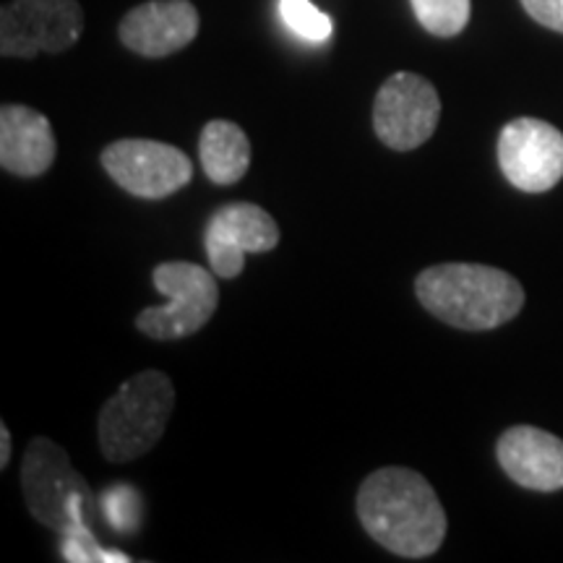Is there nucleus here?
<instances>
[{
  "label": "nucleus",
  "instance_id": "obj_1",
  "mask_svg": "<svg viewBox=\"0 0 563 563\" xmlns=\"http://www.w3.org/2000/svg\"><path fill=\"white\" fill-rule=\"evenodd\" d=\"M357 519L378 545L412 561L439 551L449 530L433 485L410 467H382L365 477Z\"/></svg>",
  "mask_w": 563,
  "mask_h": 563
},
{
  "label": "nucleus",
  "instance_id": "obj_15",
  "mask_svg": "<svg viewBox=\"0 0 563 563\" xmlns=\"http://www.w3.org/2000/svg\"><path fill=\"white\" fill-rule=\"evenodd\" d=\"M415 19L433 37H456L470 24V0H410Z\"/></svg>",
  "mask_w": 563,
  "mask_h": 563
},
{
  "label": "nucleus",
  "instance_id": "obj_10",
  "mask_svg": "<svg viewBox=\"0 0 563 563\" xmlns=\"http://www.w3.org/2000/svg\"><path fill=\"white\" fill-rule=\"evenodd\" d=\"M279 228L269 211L256 203H228L217 209L203 230V249L217 277L235 279L245 269V253L277 249Z\"/></svg>",
  "mask_w": 563,
  "mask_h": 563
},
{
  "label": "nucleus",
  "instance_id": "obj_9",
  "mask_svg": "<svg viewBox=\"0 0 563 563\" xmlns=\"http://www.w3.org/2000/svg\"><path fill=\"white\" fill-rule=\"evenodd\" d=\"M498 167L517 191H551L563 178V133L538 118L506 123L498 136Z\"/></svg>",
  "mask_w": 563,
  "mask_h": 563
},
{
  "label": "nucleus",
  "instance_id": "obj_4",
  "mask_svg": "<svg viewBox=\"0 0 563 563\" xmlns=\"http://www.w3.org/2000/svg\"><path fill=\"white\" fill-rule=\"evenodd\" d=\"M21 488L26 509L40 525L60 534L87 527V509L95 496L60 443L45 435L30 441L21 462Z\"/></svg>",
  "mask_w": 563,
  "mask_h": 563
},
{
  "label": "nucleus",
  "instance_id": "obj_16",
  "mask_svg": "<svg viewBox=\"0 0 563 563\" xmlns=\"http://www.w3.org/2000/svg\"><path fill=\"white\" fill-rule=\"evenodd\" d=\"M279 16L300 40L327 42L332 37V19L316 9L311 0H279Z\"/></svg>",
  "mask_w": 563,
  "mask_h": 563
},
{
  "label": "nucleus",
  "instance_id": "obj_6",
  "mask_svg": "<svg viewBox=\"0 0 563 563\" xmlns=\"http://www.w3.org/2000/svg\"><path fill=\"white\" fill-rule=\"evenodd\" d=\"M104 173L125 194L159 201L178 194L194 178V162L178 146L152 139H121L100 154Z\"/></svg>",
  "mask_w": 563,
  "mask_h": 563
},
{
  "label": "nucleus",
  "instance_id": "obj_5",
  "mask_svg": "<svg viewBox=\"0 0 563 563\" xmlns=\"http://www.w3.org/2000/svg\"><path fill=\"white\" fill-rule=\"evenodd\" d=\"M152 279L167 302L141 311L136 316V329L157 342L183 340L201 332L220 306L217 274L199 264L165 262L154 266Z\"/></svg>",
  "mask_w": 563,
  "mask_h": 563
},
{
  "label": "nucleus",
  "instance_id": "obj_3",
  "mask_svg": "<svg viewBox=\"0 0 563 563\" xmlns=\"http://www.w3.org/2000/svg\"><path fill=\"white\" fill-rule=\"evenodd\" d=\"M175 410V386L162 371H141L104 402L97 439L104 460L125 464L157 446Z\"/></svg>",
  "mask_w": 563,
  "mask_h": 563
},
{
  "label": "nucleus",
  "instance_id": "obj_7",
  "mask_svg": "<svg viewBox=\"0 0 563 563\" xmlns=\"http://www.w3.org/2000/svg\"><path fill=\"white\" fill-rule=\"evenodd\" d=\"M441 100L428 79L410 70L389 76L373 102V131L394 152H412L439 129Z\"/></svg>",
  "mask_w": 563,
  "mask_h": 563
},
{
  "label": "nucleus",
  "instance_id": "obj_2",
  "mask_svg": "<svg viewBox=\"0 0 563 563\" xmlns=\"http://www.w3.org/2000/svg\"><path fill=\"white\" fill-rule=\"evenodd\" d=\"M420 306L462 332H488L509 323L525 306L519 279L485 264H435L415 279Z\"/></svg>",
  "mask_w": 563,
  "mask_h": 563
},
{
  "label": "nucleus",
  "instance_id": "obj_18",
  "mask_svg": "<svg viewBox=\"0 0 563 563\" xmlns=\"http://www.w3.org/2000/svg\"><path fill=\"white\" fill-rule=\"evenodd\" d=\"M522 5L538 24L563 34V0H522Z\"/></svg>",
  "mask_w": 563,
  "mask_h": 563
},
{
  "label": "nucleus",
  "instance_id": "obj_8",
  "mask_svg": "<svg viewBox=\"0 0 563 563\" xmlns=\"http://www.w3.org/2000/svg\"><path fill=\"white\" fill-rule=\"evenodd\" d=\"M84 32V11L76 0H11L0 11V53L34 58L66 53Z\"/></svg>",
  "mask_w": 563,
  "mask_h": 563
},
{
  "label": "nucleus",
  "instance_id": "obj_12",
  "mask_svg": "<svg viewBox=\"0 0 563 563\" xmlns=\"http://www.w3.org/2000/svg\"><path fill=\"white\" fill-rule=\"evenodd\" d=\"M498 464L527 490L553 493L563 488V441L534 426H514L496 443Z\"/></svg>",
  "mask_w": 563,
  "mask_h": 563
},
{
  "label": "nucleus",
  "instance_id": "obj_13",
  "mask_svg": "<svg viewBox=\"0 0 563 563\" xmlns=\"http://www.w3.org/2000/svg\"><path fill=\"white\" fill-rule=\"evenodd\" d=\"M53 125L40 110L26 104H3L0 110V167L16 178H40L53 167Z\"/></svg>",
  "mask_w": 563,
  "mask_h": 563
},
{
  "label": "nucleus",
  "instance_id": "obj_19",
  "mask_svg": "<svg viewBox=\"0 0 563 563\" xmlns=\"http://www.w3.org/2000/svg\"><path fill=\"white\" fill-rule=\"evenodd\" d=\"M11 452H13L11 431H9V426H5V422H0V467H9Z\"/></svg>",
  "mask_w": 563,
  "mask_h": 563
},
{
  "label": "nucleus",
  "instance_id": "obj_17",
  "mask_svg": "<svg viewBox=\"0 0 563 563\" xmlns=\"http://www.w3.org/2000/svg\"><path fill=\"white\" fill-rule=\"evenodd\" d=\"M104 509L112 527H118L123 534L133 532L139 527V493L129 485L110 488L104 496Z\"/></svg>",
  "mask_w": 563,
  "mask_h": 563
},
{
  "label": "nucleus",
  "instance_id": "obj_14",
  "mask_svg": "<svg viewBox=\"0 0 563 563\" xmlns=\"http://www.w3.org/2000/svg\"><path fill=\"white\" fill-rule=\"evenodd\" d=\"M201 170L217 186H232L251 167V141L232 121H209L199 136Z\"/></svg>",
  "mask_w": 563,
  "mask_h": 563
},
{
  "label": "nucleus",
  "instance_id": "obj_11",
  "mask_svg": "<svg viewBox=\"0 0 563 563\" xmlns=\"http://www.w3.org/2000/svg\"><path fill=\"white\" fill-rule=\"evenodd\" d=\"M199 26V11L191 0H150L125 13L118 34L136 55L167 58L191 45Z\"/></svg>",
  "mask_w": 563,
  "mask_h": 563
}]
</instances>
